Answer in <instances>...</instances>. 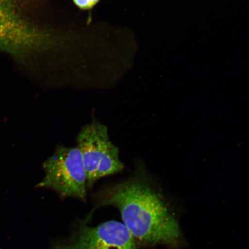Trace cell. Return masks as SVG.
Listing matches in <instances>:
<instances>
[{
    "label": "cell",
    "instance_id": "obj_1",
    "mask_svg": "<svg viewBox=\"0 0 249 249\" xmlns=\"http://www.w3.org/2000/svg\"><path fill=\"white\" fill-rule=\"evenodd\" d=\"M93 200L95 210L113 206L119 210L136 244L176 245L181 236L178 223L143 166L128 179L99 190Z\"/></svg>",
    "mask_w": 249,
    "mask_h": 249
},
{
    "label": "cell",
    "instance_id": "obj_3",
    "mask_svg": "<svg viewBox=\"0 0 249 249\" xmlns=\"http://www.w3.org/2000/svg\"><path fill=\"white\" fill-rule=\"evenodd\" d=\"M43 169L45 177L36 188L53 190L61 198L86 201V175L79 148L58 146Z\"/></svg>",
    "mask_w": 249,
    "mask_h": 249
},
{
    "label": "cell",
    "instance_id": "obj_2",
    "mask_svg": "<svg viewBox=\"0 0 249 249\" xmlns=\"http://www.w3.org/2000/svg\"><path fill=\"white\" fill-rule=\"evenodd\" d=\"M77 142L85 168L87 189L91 190L103 177L124 169L119 150L109 138L107 126L98 121L93 120L82 127Z\"/></svg>",
    "mask_w": 249,
    "mask_h": 249
},
{
    "label": "cell",
    "instance_id": "obj_6",
    "mask_svg": "<svg viewBox=\"0 0 249 249\" xmlns=\"http://www.w3.org/2000/svg\"><path fill=\"white\" fill-rule=\"evenodd\" d=\"M100 0H73L74 4L82 9L92 8Z\"/></svg>",
    "mask_w": 249,
    "mask_h": 249
},
{
    "label": "cell",
    "instance_id": "obj_5",
    "mask_svg": "<svg viewBox=\"0 0 249 249\" xmlns=\"http://www.w3.org/2000/svg\"><path fill=\"white\" fill-rule=\"evenodd\" d=\"M43 38L21 18L15 0H0V49L24 53L40 46Z\"/></svg>",
    "mask_w": 249,
    "mask_h": 249
},
{
    "label": "cell",
    "instance_id": "obj_4",
    "mask_svg": "<svg viewBox=\"0 0 249 249\" xmlns=\"http://www.w3.org/2000/svg\"><path fill=\"white\" fill-rule=\"evenodd\" d=\"M135 240L123 223L107 221L96 226L82 225L68 240L51 249H136Z\"/></svg>",
    "mask_w": 249,
    "mask_h": 249
}]
</instances>
